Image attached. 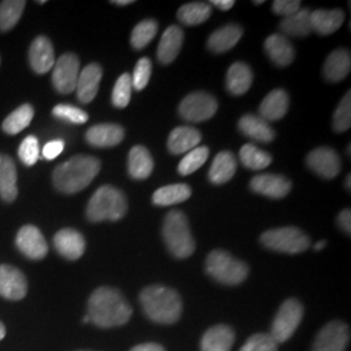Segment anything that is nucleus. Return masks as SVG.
Returning <instances> with one entry per match:
<instances>
[{
  "label": "nucleus",
  "instance_id": "nucleus-51",
  "mask_svg": "<svg viewBox=\"0 0 351 351\" xmlns=\"http://www.w3.org/2000/svg\"><path fill=\"white\" fill-rule=\"evenodd\" d=\"M236 4L234 0H213L210 3L211 7H216L217 10H221V11H229L233 8V5Z\"/></svg>",
  "mask_w": 351,
  "mask_h": 351
},
{
  "label": "nucleus",
  "instance_id": "nucleus-58",
  "mask_svg": "<svg viewBox=\"0 0 351 351\" xmlns=\"http://www.w3.org/2000/svg\"><path fill=\"white\" fill-rule=\"evenodd\" d=\"M350 150H351V147H350V145H349V146H348V155H349V156H350Z\"/></svg>",
  "mask_w": 351,
  "mask_h": 351
},
{
  "label": "nucleus",
  "instance_id": "nucleus-18",
  "mask_svg": "<svg viewBox=\"0 0 351 351\" xmlns=\"http://www.w3.org/2000/svg\"><path fill=\"white\" fill-rule=\"evenodd\" d=\"M101 77L103 69L101 65L97 63L88 64L80 72L75 86L78 101L84 104H88L97 97Z\"/></svg>",
  "mask_w": 351,
  "mask_h": 351
},
{
  "label": "nucleus",
  "instance_id": "nucleus-26",
  "mask_svg": "<svg viewBox=\"0 0 351 351\" xmlns=\"http://www.w3.org/2000/svg\"><path fill=\"white\" fill-rule=\"evenodd\" d=\"M350 69V51L346 49H339L333 51L328 56L323 66V75L329 82H339L349 75Z\"/></svg>",
  "mask_w": 351,
  "mask_h": 351
},
{
  "label": "nucleus",
  "instance_id": "nucleus-19",
  "mask_svg": "<svg viewBox=\"0 0 351 351\" xmlns=\"http://www.w3.org/2000/svg\"><path fill=\"white\" fill-rule=\"evenodd\" d=\"M86 141L94 147H113L123 142L125 130L117 124H98L86 132Z\"/></svg>",
  "mask_w": 351,
  "mask_h": 351
},
{
  "label": "nucleus",
  "instance_id": "nucleus-42",
  "mask_svg": "<svg viewBox=\"0 0 351 351\" xmlns=\"http://www.w3.org/2000/svg\"><path fill=\"white\" fill-rule=\"evenodd\" d=\"M351 126V91L339 101L336 111L333 113V129L337 133H343L349 130Z\"/></svg>",
  "mask_w": 351,
  "mask_h": 351
},
{
  "label": "nucleus",
  "instance_id": "nucleus-21",
  "mask_svg": "<svg viewBox=\"0 0 351 351\" xmlns=\"http://www.w3.org/2000/svg\"><path fill=\"white\" fill-rule=\"evenodd\" d=\"M288 93L282 88H276L271 91L259 107V117H262L267 123L281 120L289 110Z\"/></svg>",
  "mask_w": 351,
  "mask_h": 351
},
{
  "label": "nucleus",
  "instance_id": "nucleus-49",
  "mask_svg": "<svg viewBox=\"0 0 351 351\" xmlns=\"http://www.w3.org/2000/svg\"><path fill=\"white\" fill-rule=\"evenodd\" d=\"M337 223H339V228L348 234L350 236L351 233V211L350 208L342 210L341 213L337 217Z\"/></svg>",
  "mask_w": 351,
  "mask_h": 351
},
{
  "label": "nucleus",
  "instance_id": "nucleus-17",
  "mask_svg": "<svg viewBox=\"0 0 351 351\" xmlns=\"http://www.w3.org/2000/svg\"><path fill=\"white\" fill-rule=\"evenodd\" d=\"M53 245L58 252L69 261L80 259L86 249L84 236L71 228L59 230L53 237Z\"/></svg>",
  "mask_w": 351,
  "mask_h": 351
},
{
  "label": "nucleus",
  "instance_id": "nucleus-1",
  "mask_svg": "<svg viewBox=\"0 0 351 351\" xmlns=\"http://www.w3.org/2000/svg\"><path fill=\"white\" fill-rule=\"evenodd\" d=\"M88 315L95 326L113 328L126 324L133 315V308L120 290L101 287L88 298Z\"/></svg>",
  "mask_w": 351,
  "mask_h": 351
},
{
  "label": "nucleus",
  "instance_id": "nucleus-11",
  "mask_svg": "<svg viewBox=\"0 0 351 351\" xmlns=\"http://www.w3.org/2000/svg\"><path fill=\"white\" fill-rule=\"evenodd\" d=\"M80 75V60L75 53H64L55 62L52 84L60 94H71L77 86Z\"/></svg>",
  "mask_w": 351,
  "mask_h": 351
},
{
  "label": "nucleus",
  "instance_id": "nucleus-46",
  "mask_svg": "<svg viewBox=\"0 0 351 351\" xmlns=\"http://www.w3.org/2000/svg\"><path fill=\"white\" fill-rule=\"evenodd\" d=\"M151 71H152V63L149 58L139 59L138 63L136 64L134 72L132 75V85L133 88L141 91L147 86L150 81Z\"/></svg>",
  "mask_w": 351,
  "mask_h": 351
},
{
  "label": "nucleus",
  "instance_id": "nucleus-15",
  "mask_svg": "<svg viewBox=\"0 0 351 351\" xmlns=\"http://www.w3.org/2000/svg\"><path fill=\"white\" fill-rule=\"evenodd\" d=\"M250 188L256 194L280 199L290 193L291 182L287 177L281 175H258L252 177Z\"/></svg>",
  "mask_w": 351,
  "mask_h": 351
},
{
  "label": "nucleus",
  "instance_id": "nucleus-8",
  "mask_svg": "<svg viewBox=\"0 0 351 351\" xmlns=\"http://www.w3.org/2000/svg\"><path fill=\"white\" fill-rule=\"evenodd\" d=\"M303 315V304L297 298H289L280 306L271 330V336L277 343L287 342L295 333Z\"/></svg>",
  "mask_w": 351,
  "mask_h": 351
},
{
  "label": "nucleus",
  "instance_id": "nucleus-41",
  "mask_svg": "<svg viewBox=\"0 0 351 351\" xmlns=\"http://www.w3.org/2000/svg\"><path fill=\"white\" fill-rule=\"evenodd\" d=\"M132 75L124 73L120 75L112 90V104L116 108H125L130 103L132 97Z\"/></svg>",
  "mask_w": 351,
  "mask_h": 351
},
{
  "label": "nucleus",
  "instance_id": "nucleus-3",
  "mask_svg": "<svg viewBox=\"0 0 351 351\" xmlns=\"http://www.w3.org/2000/svg\"><path fill=\"white\" fill-rule=\"evenodd\" d=\"M143 313L158 324H175L182 314V300L175 289L151 285L139 294Z\"/></svg>",
  "mask_w": 351,
  "mask_h": 351
},
{
  "label": "nucleus",
  "instance_id": "nucleus-45",
  "mask_svg": "<svg viewBox=\"0 0 351 351\" xmlns=\"http://www.w3.org/2000/svg\"><path fill=\"white\" fill-rule=\"evenodd\" d=\"M19 158L23 163L32 167L37 163L39 159V143L37 137L27 136L19 147Z\"/></svg>",
  "mask_w": 351,
  "mask_h": 351
},
{
  "label": "nucleus",
  "instance_id": "nucleus-36",
  "mask_svg": "<svg viewBox=\"0 0 351 351\" xmlns=\"http://www.w3.org/2000/svg\"><path fill=\"white\" fill-rule=\"evenodd\" d=\"M239 159L246 168L252 171H262L272 163L271 154H268L267 151L261 150L252 143H246L245 146L241 147Z\"/></svg>",
  "mask_w": 351,
  "mask_h": 351
},
{
  "label": "nucleus",
  "instance_id": "nucleus-34",
  "mask_svg": "<svg viewBox=\"0 0 351 351\" xmlns=\"http://www.w3.org/2000/svg\"><path fill=\"white\" fill-rule=\"evenodd\" d=\"M191 197V189L186 184H173L158 189L152 194V203L155 206L168 207L188 201Z\"/></svg>",
  "mask_w": 351,
  "mask_h": 351
},
{
  "label": "nucleus",
  "instance_id": "nucleus-52",
  "mask_svg": "<svg viewBox=\"0 0 351 351\" xmlns=\"http://www.w3.org/2000/svg\"><path fill=\"white\" fill-rule=\"evenodd\" d=\"M114 5H120V7H124V5H129V4H133L134 1L133 0H114L111 1Z\"/></svg>",
  "mask_w": 351,
  "mask_h": 351
},
{
  "label": "nucleus",
  "instance_id": "nucleus-43",
  "mask_svg": "<svg viewBox=\"0 0 351 351\" xmlns=\"http://www.w3.org/2000/svg\"><path fill=\"white\" fill-rule=\"evenodd\" d=\"M52 114L60 120L72 123V124H85L88 120V113L71 104H58L52 110Z\"/></svg>",
  "mask_w": 351,
  "mask_h": 351
},
{
  "label": "nucleus",
  "instance_id": "nucleus-9",
  "mask_svg": "<svg viewBox=\"0 0 351 351\" xmlns=\"http://www.w3.org/2000/svg\"><path fill=\"white\" fill-rule=\"evenodd\" d=\"M219 104L211 94L204 91L191 93L184 98L178 107L181 117L191 123H202L210 120L217 112Z\"/></svg>",
  "mask_w": 351,
  "mask_h": 351
},
{
  "label": "nucleus",
  "instance_id": "nucleus-6",
  "mask_svg": "<svg viewBox=\"0 0 351 351\" xmlns=\"http://www.w3.org/2000/svg\"><path fill=\"white\" fill-rule=\"evenodd\" d=\"M206 272L219 284L234 287L249 276V265L224 250H213L206 259Z\"/></svg>",
  "mask_w": 351,
  "mask_h": 351
},
{
  "label": "nucleus",
  "instance_id": "nucleus-13",
  "mask_svg": "<svg viewBox=\"0 0 351 351\" xmlns=\"http://www.w3.org/2000/svg\"><path fill=\"white\" fill-rule=\"evenodd\" d=\"M16 246L25 256L33 261L43 259L49 252V245L37 226H23L16 237Z\"/></svg>",
  "mask_w": 351,
  "mask_h": 351
},
{
  "label": "nucleus",
  "instance_id": "nucleus-5",
  "mask_svg": "<svg viewBox=\"0 0 351 351\" xmlns=\"http://www.w3.org/2000/svg\"><path fill=\"white\" fill-rule=\"evenodd\" d=\"M163 239L167 249L177 259H186L195 251L188 217L182 211H171L165 216L163 224Z\"/></svg>",
  "mask_w": 351,
  "mask_h": 351
},
{
  "label": "nucleus",
  "instance_id": "nucleus-40",
  "mask_svg": "<svg viewBox=\"0 0 351 351\" xmlns=\"http://www.w3.org/2000/svg\"><path fill=\"white\" fill-rule=\"evenodd\" d=\"M158 27H159L158 23L152 19L139 23L138 25L136 26L132 32V37H130L132 46L136 50L145 49L156 36Z\"/></svg>",
  "mask_w": 351,
  "mask_h": 351
},
{
  "label": "nucleus",
  "instance_id": "nucleus-23",
  "mask_svg": "<svg viewBox=\"0 0 351 351\" xmlns=\"http://www.w3.org/2000/svg\"><path fill=\"white\" fill-rule=\"evenodd\" d=\"M184 43V30L172 25L165 29L158 46V60L162 64H171L178 56Z\"/></svg>",
  "mask_w": 351,
  "mask_h": 351
},
{
  "label": "nucleus",
  "instance_id": "nucleus-25",
  "mask_svg": "<svg viewBox=\"0 0 351 351\" xmlns=\"http://www.w3.org/2000/svg\"><path fill=\"white\" fill-rule=\"evenodd\" d=\"M234 330L230 326H215L203 335L201 351H230L234 343Z\"/></svg>",
  "mask_w": 351,
  "mask_h": 351
},
{
  "label": "nucleus",
  "instance_id": "nucleus-56",
  "mask_svg": "<svg viewBox=\"0 0 351 351\" xmlns=\"http://www.w3.org/2000/svg\"><path fill=\"white\" fill-rule=\"evenodd\" d=\"M90 322V317H88V315H86L85 317H84V323H88Z\"/></svg>",
  "mask_w": 351,
  "mask_h": 351
},
{
  "label": "nucleus",
  "instance_id": "nucleus-44",
  "mask_svg": "<svg viewBox=\"0 0 351 351\" xmlns=\"http://www.w3.org/2000/svg\"><path fill=\"white\" fill-rule=\"evenodd\" d=\"M276 341L268 333H256L243 343L239 351H277Z\"/></svg>",
  "mask_w": 351,
  "mask_h": 351
},
{
  "label": "nucleus",
  "instance_id": "nucleus-28",
  "mask_svg": "<svg viewBox=\"0 0 351 351\" xmlns=\"http://www.w3.org/2000/svg\"><path fill=\"white\" fill-rule=\"evenodd\" d=\"M17 194V169L14 162L8 155L0 154V197L3 201L12 203Z\"/></svg>",
  "mask_w": 351,
  "mask_h": 351
},
{
  "label": "nucleus",
  "instance_id": "nucleus-47",
  "mask_svg": "<svg viewBox=\"0 0 351 351\" xmlns=\"http://www.w3.org/2000/svg\"><path fill=\"white\" fill-rule=\"evenodd\" d=\"M301 10V1L300 0H276L272 3V11L278 14L289 17Z\"/></svg>",
  "mask_w": 351,
  "mask_h": 351
},
{
  "label": "nucleus",
  "instance_id": "nucleus-57",
  "mask_svg": "<svg viewBox=\"0 0 351 351\" xmlns=\"http://www.w3.org/2000/svg\"><path fill=\"white\" fill-rule=\"evenodd\" d=\"M254 4H255V5H261V4H263V1H262V0H261V1H254Z\"/></svg>",
  "mask_w": 351,
  "mask_h": 351
},
{
  "label": "nucleus",
  "instance_id": "nucleus-35",
  "mask_svg": "<svg viewBox=\"0 0 351 351\" xmlns=\"http://www.w3.org/2000/svg\"><path fill=\"white\" fill-rule=\"evenodd\" d=\"M213 14V7L210 3L204 1H193L184 4L177 11V19L181 24L188 26L201 25L206 23Z\"/></svg>",
  "mask_w": 351,
  "mask_h": 351
},
{
  "label": "nucleus",
  "instance_id": "nucleus-50",
  "mask_svg": "<svg viewBox=\"0 0 351 351\" xmlns=\"http://www.w3.org/2000/svg\"><path fill=\"white\" fill-rule=\"evenodd\" d=\"M130 351H165V349L159 343L147 342V343H141V345L134 346Z\"/></svg>",
  "mask_w": 351,
  "mask_h": 351
},
{
  "label": "nucleus",
  "instance_id": "nucleus-24",
  "mask_svg": "<svg viewBox=\"0 0 351 351\" xmlns=\"http://www.w3.org/2000/svg\"><path fill=\"white\" fill-rule=\"evenodd\" d=\"M201 132L191 126H178L168 137V150L175 155L194 150L201 143Z\"/></svg>",
  "mask_w": 351,
  "mask_h": 351
},
{
  "label": "nucleus",
  "instance_id": "nucleus-4",
  "mask_svg": "<svg viewBox=\"0 0 351 351\" xmlns=\"http://www.w3.org/2000/svg\"><path fill=\"white\" fill-rule=\"evenodd\" d=\"M128 213L125 194L111 185H103L88 201L86 216L93 223L117 221Z\"/></svg>",
  "mask_w": 351,
  "mask_h": 351
},
{
  "label": "nucleus",
  "instance_id": "nucleus-22",
  "mask_svg": "<svg viewBox=\"0 0 351 351\" xmlns=\"http://www.w3.org/2000/svg\"><path fill=\"white\" fill-rule=\"evenodd\" d=\"M239 132L247 138L254 139L262 143H269L276 137V133L274 128L269 125V123H267L262 117L255 114L242 116L239 119Z\"/></svg>",
  "mask_w": 351,
  "mask_h": 351
},
{
  "label": "nucleus",
  "instance_id": "nucleus-2",
  "mask_svg": "<svg viewBox=\"0 0 351 351\" xmlns=\"http://www.w3.org/2000/svg\"><path fill=\"white\" fill-rule=\"evenodd\" d=\"M99 171V159L88 155H75L55 168L52 180L59 191L64 194H75L88 188Z\"/></svg>",
  "mask_w": 351,
  "mask_h": 351
},
{
  "label": "nucleus",
  "instance_id": "nucleus-48",
  "mask_svg": "<svg viewBox=\"0 0 351 351\" xmlns=\"http://www.w3.org/2000/svg\"><path fill=\"white\" fill-rule=\"evenodd\" d=\"M64 142L62 139H55L51 141L49 143L45 145L43 150H42V155L46 160H52L55 158H58L64 150Z\"/></svg>",
  "mask_w": 351,
  "mask_h": 351
},
{
  "label": "nucleus",
  "instance_id": "nucleus-14",
  "mask_svg": "<svg viewBox=\"0 0 351 351\" xmlns=\"http://www.w3.org/2000/svg\"><path fill=\"white\" fill-rule=\"evenodd\" d=\"M27 293V281L24 274L10 264L0 265V295L11 300L20 301Z\"/></svg>",
  "mask_w": 351,
  "mask_h": 351
},
{
  "label": "nucleus",
  "instance_id": "nucleus-38",
  "mask_svg": "<svg viewBox=\"0 0 351 351\" xmlns=\"http://www.w3.org/2000/svg\"><path fill=\"white\" fill-rule=\"evenodd\" d=\"M24 0H5L0 3V32L13 29L25 10Z\"/></svg>",
  "mask_w": 351,
  "mask_h": 351
},
{
  "label": "nucleus",
  "instance_id": "nucleus-32",
  "mask_svg": "<svg viewBox=\"0 0 351 351\" xmlns=\"http://www.w3.org/2000/svg\"><path fill=\"white\" fill-rule=\"evenodd\" d=\"M311 26L313 32L320 36H329L339 30L345 21V13L342 10H317L311 12Z\"/></svg>",
  "mask_w": 351,
  "mask_h": 351
},
{
  "label": "nucleus",
  "instance_id": "nucleus-37",
  "mask_svg": "<svg viewBox=\"0 0 351 351\" xmlns=\"http://www.w3.org/2000/svg\"><path fill=\"white\" fill-rule=\"evenodd\" d=\"M33 117L34 108L30 104H23L3 121V130L7 134H19L30 125Z\"/></svg>",
  "mask_w": 351,
  "mask_h": 351
},
{
  "label": "nucleus",
  "instance_id": "nucleus-27",
  "mask_svg": "<svg viewBox=\"0 0 351 351\" xmlns=\"http://www.w3.org/2000/svg\"><path fill=\"white\" fill-rule=\"evenodd\" d=\"M243 29L237 24H229L213 32L207 40V49L215 53L232 50L242 38Z\"/></svg>",
  "mask_w": 351,
  "mask_h": 351
},
{
  "label": "nucleus",
  "instance_id": "nucleus-31",
  "mask_svg": "<svg viewBox=\"0 0 351 351\" xmlns=\"http://www.w3.org/2000/svg\"><path fill=\"white\" fill-rule=\"evenodd\" d=\"M154 171V159L150 151L143 146H134L128 158V172L134 180H146Z\"/></svg>",
  "mask_w": 351,
  "mask_h": 351
},
{
  "label": "nucleus",
  "instance_id": "nucleus-12",
  "mask_svg": "<svg viewBox=\"0 0 351 351\" xmlns=\"http://www.w3.org/2000/svg\"><path fill=\"white\" fill-rule=\"evenodd\" d=\"M306 163L308 168L322 178L332 180L341 172L339 154L329 147H319L307 155Z\"/></svg>",
  "mask_w": 351,
  "mask_h": 351
},
{
  "label": "nucleus",
  "instance_id": "nucleus-10",
  "mask_svg": "<svg viewBox=\"0 0 351 351\" xmlns=\"http://www.w3.org/2000/svg\"><path fill=\"white\" fill-rule=\"evenodd\" d=\"M349 339L350 329L348 324L341 320H333L320 329L311 351H345Z\"/></svg>",
  "mask_w": 351,
  "mask_h": 351
},
{
  "label": "nucleus",
  "instance_id": "nucleus-29",
  "mask_svg": "<svg viewBox=\"0 0 351 351\" xmlns=\"http://www.w3.org/2000/svg\"><path fill=\"white\" fill-rule=\"evenodd\" d=\"M237 171V160L230 151L219 152L208 172V178L215 185H223L233 178Z\"/></svg>",
  "mask_w": 351,
  "mask_h": 351
},
{
  "label": "nucleus",
  "instance_id": "nucleus-39",
  "mask_svg": "<svg viewBox=\"0 0 351 351\" xmlns=\"http://www.w3.org/2000/svg\"><path fill=\"white\" fill-rule=\"evenodd\" d=\"M208 156H210V150L207 146H198L194 150L189 151L185 158L178 164V173L181 176L194 173L207 162Z\"/></svg>",
  "mask_w": 351,
  "mask_h": 351
},
{
  "label": "nucleus",
  "instance_id": "nucleus-54",
  "mask_svg": "<svg viewBox=\"0 0 351 351\" xmlns=\"http://www.w3.org/2000/svg\"><path fill=\"white\" fill-rule=\"evenodd\" d=\"M345 188L348 189V190H351V175L349 173L348 177H346V181H345Z\"/></svg>",
  "mask_w": 351,
  "mask_h": 351
},
{
  "label": "nucleus",
  "instance_id": "nucleus-30",
  "mask_svg": "<svg viewBox=\"0 0 351 351\" xmlns=\"http://www.w3.org/2000/svg\"><path fill=\"white\" fill-rule=\"evenodd\" d=\"M311 11L308 8H301L300 11L280 23V32L285 37L304 38L313 33L311 26Z\"/></svg>",
  "mask_w": 351,
  "mask_h": 351
},
{
  "label": "nucleus",
  "instance_id": "nucleus-20",
  "mask_svg": "<svg viewBox=\"0 0 351 351\" xmlns=\"http://www.w3.org/2000/svg\"><path fill=\"white\" fill-rule=\"evenodd\" d=\"M264 50L271 62L277 66H288L295 58V50L289 38L282 34H272L265 39Z\"/></svg>",
  "mask_w": 351,
  "mask_h": 351
},
{
  "label": "nucleus",
  "instance_id": "nucleus-33",
  "mask_svg": "<svg viewBox=\"0 0 351 351\" xmlns=\"http://www.w3.org/2000/svg\"><path fill=\"white\" fill-rule=\"evenodd\" d=\"M252 84V71L247 64H232L226 73V88L233 95H243Z\"/></svg>",
  "mask_w": 351,
  "mask_h": 351
},
{
  "label": "nucleus",
  "instance_id": "nucleus-7",
  "mask_svg": "<svg viewBox=\"0 0 351 351\" xmlns=\"http://www.w3.org/2000/svg\"><path fill=\"white\" fill-rule=\"evenodd\" d=\"M261 242L269 250L284 254H300L311 245L310 237L295 226H284L264 232Z\"/></svg>",
  "mask_w": 351,
  "mask_h": 351
},
{
  "label": "nucleus",
  "instance_id": "nucleus-53",
  "mask_svg": "<svg viewBox=\"0 0 351 351\" xmlns=\"http://www.w3.org/2000/svg\"><path fill=\"white\" fill-rule=\"evenodd\" d=\"M326 246V241H320V242H317L316 245H315V250H323L324 247Z\"/></svg>",
  "mask_w": 351,
  "mask_h": 351
},
{
  "label": "nucleus",
  "instance_id": "nucleus-16",
  "mask_svg": "<svg viewBox=\"0 0 351 351\" xmlns=\"http://www.w3.org/2000/svg\"><path fill=\"white\" fill-rule=\"evenodd\" d=\"M29 62L38 75H45L53 68L55 51L49 38L39 36L33 40L29 49Z\"/></svg>",
  "mask_w": 351,
  "mask_h": 351
},
{
  "label": "nucleus",
  "instance_id": "nucleus-55",
  "mask_svg": "<svg viewBox=\"0 0 351 351\" xmlns=\"http://www.w3.org/2000/svg\"><path fill=\"white\" fill-rule=\"evenodd\" d=\"M5 336V326H3V323H0V341L4 339Z\"/></svg>",
  "mask_w": 351,
  "mask_h": 351
},
{
  "label": "nucleus",
  "instance_id": "nucleus-59",
  "mask_svg": "<svg viewBox=\"0 0 351 351\" xmlns=\"http://www.w3.org/2000/svg\"><path fill=\"white\" fill-rule=\"evenodd\" d=\"M78 351H88V350H78Z\"/></svg>",
  "mask_w": 351,
  "mask_h": 351
}]
</instances>
